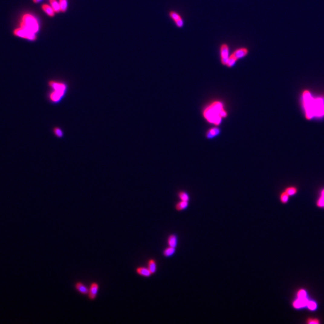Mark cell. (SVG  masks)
<instances>
[{"label": "cell", "mask_w": 324, "mask_h": 324, "mask_svg": "<svg viewBox=\"0 0 324 324\" xmlns=\"http://www.w3.org/2000/svg\"><path fill=\"white\" fill-rule=\"evenodd\" d=\"M203 116L206 122L218 126L223 118L228 116L224 104L220 100H215L208 104L203 111Z\"/></svg>", "instance_id": "6da1fadb"}, {"label": "cell", "mask_w": 324, "mask_h": 324, "mask_svg": "<svg viewBox=\"0 0 324 324\" xmlns=\"http://www.w3.org/2000/svg\"><path fill=\"white\" fill-rule=\"evenodd\" d=\"M48 84L52 89L47 96L49 102L54 105L60 103L67 93V86L66 83L61 82L50 81Z\"/></svg>", "instance_id": "7a4b0ae2"}, {"label": "cell", "mask_w": 324, "mask_h": 324, "mask_svg": "<svg viewBox=\"0 0 324 324\" xmlns=\"http://www.w3.org/2000/svg\"><path fill=\"white\" fill-rule=\"evenodd\" d=\"M19 27L36 33L39 29V24L37 19L31 14H24L21 19Z\"/></svg>", "instance_id": "3957f363"}, {"label": "cell", "mask_w": 324, "mask_h": 324, "mask_svg": "<svg viewBox=\"0 0 324 324\" xmlns=\"http://www.w3.org/2000/svg\"><path fill=\"white\" fill-rule=\"evenodd\" d=\"M247 53L248 50L246 48L242 47L236 50L230 57H229L226 66L229 67H232V66H234V64L238 59L244 57Z\"/></svg>", "instance_id": "277c9868"}, {"label": "cell", "mask_w": 324, "mask_h": 324, "mask_svg": "<svg viewBox=\"0 0 324 324\" xmlns=\"http://www.w3.org/2000/svg\"><path fill=\"white\" fill-rule=\"evenodd\" d=\"M13 34L17 37H19L30 40H34L36 39V36L35 33L22 27L16 28V29H15L13 31Z\"/></svg>", "instance_id": "5b68a950"}, {"label": "cell", "mask_w": 324, "mask_h": 324, "mask_svg": "<svg viewBox=\"0 0 324 324\" xmlns=\"http://www.w3.org/2000/svg\"><path fill=\"white\" fill-rule=\"evenodd\" d=\"M99 289V284L98 283L94 282L90 284L89 287V291L88 293V296L89 300H94L98 294Z\"/></svg>", "instance_id": "8992f818"}, {"label": "cell", "mask_w": 324, "mask_h": 324, "mask_svg": "<svg viewBox=\"0 0 324 324\" xmlns=\"http://www.w3.org/2000/svg\"><path fill=\"white\" fill-rule=\"evenodd\" d=\"M229 49L228 46L226 44L222 45L220 47V57L221 61L223 65H226L228 58H229Z\"/></svg>", "instance_id": "52a82bcc"}, {"label": "cell", "mask_w": 324, "mask_h": 324, "mask_svg": "<svg viewBox=\"0 0 324 324\" xmlns=\"http://www.w3.org/2000/svg\"><path fill=\"white\" fill-rule=\"evenodd\" d=\"M220 132V128H219V127L217 126V125H215L214 127H212L209 128L206 131L205 136L208 139H212V138L218 136Z\"/></svg>", "instance_id": "ba28073f"}, {"label": "cell", "mask_w": 324, "mask_h": 324, "mask_svg": "<svg viewBox=\"0 0 324 324\" xmlns=\"http://www.w3.org/2000/svg\"><path fill=\"white\" fill-rule=\"evenodd\" d=\"M136 271L137 274L144 277H149L152 275L148 268H146L144 267H139L136 268Z\"/></svg>", "instance_id": "9c48e42d"}, {"label": "cell", "mask_w": 324, "mask_h": 324, "mask_svg": "<svg viewBox=\"0 0 324 324\" xmlns=\"http://www.w3.org/2000/svg\"><path fill=\"white\" fill-rule=\"evenodd\" d=\"M75 289L76 290L82 295H88L89 288L81 282H78L75 284Z\"/></svg>", "instance_id": "30bf717a"}, {"label": "cell", "mask_w": 324, "mask_h": 324, "mask_svg": "<svg viewBox=\"0 0 324 324\" xmlns=\"http://www.w3.org/2000/svg\"><path fill=\"white\" fill-rule=\"evenodd\" d=\"M169 15H170V16L173 19V20L175 22L176 25L178 27H181L183 26V19H181V16L177 13H176L175 11H170Z\"/></svg>", "instance_id": "8fae6325"}, {"label": "cell", "mask_w": 324, "mask_h": 324, "mask_svg": "<svg viewBox=\"0 0 324 324\" xmlns=\"http://www.w3.org/2000/svg\"><path fill=\"white\" fill-rule=\"evenodd\" d=\"M148 268L152 274H154L157 271V262L154 259H150L148 261Z\"/></svg>", "instance_id": "7c38bea8"}, {"label": "cell", "mask_w": 324, "mask_h": 324, "mask_svg": "<svg viewBox=\"0 0 324 324\" xmlns=\"http://www.w3.org/2000/svg\"><path fill=\"white\" fill-rule=\"evenodd\" d=\"M178 244V238L177 236L175 234L170 235L167 238V244L168 246L172 247H177Z\"/></svg>", "instance_id": "4fadbf2b"}, {"label": "cell", "mask_w": 324, "mask_h": 324, "mask_svg": "<svg viewBox=\"0 0 324 324\" xmlns=\"http://www.w3.org/2000/svg\"><path fill=\"white\" fill-rule=\"evenodd\" d=\"M41 8H42V10L49 16L52 17V16H54V14H55V11L53 10V9L52 8V7H51V5H49L48 4H44L42 5L41 6Z\"/></svg>", "instance_id": "5bb4252c"}, {"label": "cell", "mask_w": 324, "mask_h": 324, "mask_svg": "<svg viewBox=\"0 0 324 324\" xmlns=\"http://www.w3.org/2000/svg\"><path fill=\"white\" fill-rule=\"evenodd\" d=\"M52 131L53 134L57 138H63L64 136V133L63 129L58 126H55L53 128Z\"/></svg>", "instance_id": "9a60e30c"}, {"label": "cell", "mask_w": 324, "mask_h": 324, "mask_svg": "<svg viewBox=\"0 0 324 324\" xmlns=\"http://www.w3.org/2000/svg\"><path fill=\"white\" fill-rule=\"evenodd\" d=\"M176 251V247H172L168 246L165 248L163 251V254L166 258L172 256Z\"/></svg>", "instance_id": "2e32d148"}, {"label": "cell", "mask_w": 324, "mask_h": 324, "mask_svg": "<svg viewBox=\"0 0 324 324\" xmlns=\"http://www.w3.org/2000/svg\"><path fill=\"white\" fill-rule=\"evenodd\" d=\"M189 206V202L188 201H181L178 202L175 205V209L176 210L178 211H181L184 209H186Z\"/></svg>", "instance_id": "e0dca14e"}, {"label": "cell", "mask_w": 324, "mask_h": 324, "mask_svg": "<svg viewBox=\"0 0 324 324\" xmlns=\"http://www.w3.org/2000/svg\"><path fill=\"white\" fill-rule=\"evenodd\" d=\"M50 4L52 8L53 9L54 11L56 13H58L61 11V7L60 3L57 2V0H49Z\"/></svg>", "instance_id": "ac0fdd59"}, {"label": "cell", "mask_w": 324, "mask_h": 324, "mask_svg": "<svg viewBox=\"0 0 324 324\" xmlns=\"http://www.w3.org/2000/svg\"><path fill=\"white\" fill-rule=\"evenodd\" d=\"M178 198L181 201H189L190 196L189 194L184 191H180L178 192Z\"/></svg>", "instance_id": "d6986e66"}, {"label": "cell", "mask_w": 324, "mask_h": 324, "mask_svg": "<svg viewBox=\"0 0 324 324\" xmlns=\"http://www.w3.org/2000/svg\"><path fill=\"white\" fill-rule=\"evenodd\" d=\"M60 5L61 7V11L64 12L67 10V0H60Z\"/></svg>", "instance_id": "ffe728a7"}, {"label": "cell", "mask_w": 324, "mask_h": 324, "mask_svg": "<svg viewBox=\"0 0 324 324\" xmlns=\"http://www.w3.org/2000/svg\"><path fill=\"white\" fill-rule=\"evenodd\" d=\"M289 196L293 195L296 193V189L294 187H289L287 188L284 191Z\"/></svg>", "instance_id": "44dd1931"}, {"label": "cell", "mask_w": 324, "mask_h": 324, "mask_svg": "<svg viewBox=\"0 0 324 324\" xmlns=\"http://www.w3.org/2000/svg\"><path fill=\"white\" fill-rule=\"evenodd\" d=\"M313 103H314V105L315 106L319 107V106H321L322 105H324V100L321 97L317 98L316 99L314 100Z\"/></svg>", "instance_id": "7402d4cb"}, {"label": "cell", "mask_w": 324, "mask_h": 324, "mask_svg": "<svg viewBox=\"0 0 324 324\" xmlns=\"http://www.w3.org/2000/svg\"><path fill=\"white\" fill-rule=\"evenodd\" d=\"M303 99H304V100H306V101H310L312 99L311 97V95H310V93L309 91H304L303 92Z\"/></svg>", "instance_id": "603a6c76"}, {"label": "cell", "mask_w": 324, "mask_h": 324, "mask_svg": "<svg viewBox=\"0 0 324 324\" xmlns=\"http://www.w3.org/2000/svg\"><path fill=\"white\" fill-rule=\"evenodd\" d=\"M288 198H289V195L285 192H284L280 195V201L282 202L285 203L287 202Z\"/></svg>", "instance_id": "cb8c5ba5"}, {"label": "cell", "mask_w": 324, "mask_h": 324, "mask_svg": "<svg viewBox=\"0 0 324 324\" xmlns=\"http://www.w3.org/2000/svg\"><path fill=\"white\" fill-rule=\"evenodd\" d=\"M307 306H308V308L310 310H314L315 309H316V307H317V305L316 304L315 302L312 301H310L309 302L308 301V303L307 304Z\"/></svg>", "instance_id": "d4e9b609"}, {"label": "cell", "mask_w": 324, "mask_h": 324, "mask_svg": "<svg viewBox=\"0 0 324 324\" xmlns=\"http://www.w3.org/2000/svg\"><path fill=\"white\" fill-rule=\"evenodd\" d=\"M297 295L298 298H305L306 296V292L304 290L301 289L298 292Z\"/></svg>", "instance_id": "484cf974"}, {"label": "cell", "mask_w": 324, "mask_h": 324, "mask_svg": "<svg viewBox=\"0 0 324 324\" xmlns=\"http://www.w3.org/2000/svg\"><path fill=\"white\" fill-rule=\"evenodd\" d=\"M307 322L308 324H319L320 322L318 319L316 318H309L307 319Z\"/></svg>", "instance_id": "4316f807"}, {"label": "cell", "mask_w": 324, "mask_h": 324, "mask_svg": "<svg viewBox=\"0 0 324 324\" xmlns=\"http://www.w3.org/2000/svg\"><path fill=\"white\" fill-rule=\"evenodd\" d=\"M293 307H294L295 308H296V309L302 307V306H301V303H300V300H299L298 298L293 302Z\"/></svg>", "instance_id": "83f0119b"}, {"label": "cell", "mask_w": 324, "mask_h": 324, "mask_svg": "<svg viewBox=\"0 0 324 324\" xmlns=\"http://www.w3.org/2000/svg\"><path fill=\"white\" fill-rule=\"evenodd\" d=\"M317 205H318V206H319V207H322V206H324V198L321 196V197L318 199V202H317Z\"/></svg>", "instance_id": "f1b7e54d"}, {"label": "cell", "mask_w": 324, "mask_h": 324, "mask_svg": "<svg viewBox=\"0 0 324 324\" xmlns=\"http://www.w3.org/2000/svg\"><path fill=\"white\" fill-rule=\"evenodd\" d=\"M41 0H33V2L35 3H37V2H39Z\"/></svg>", "instance_id": "f546056e"}, {"label": "cell", "mask_w": 324, "mask_h": 324, "mask_svg": "<svg viewBox=\"0 0 324 324\" xmlns=\"http://www.w3.org/2000/svg\"><path fill=\"white\" fill-rule=\"evenodd\" d=\"M321 196L324 198V189L322 191V192H321Z\"/></svg>", "instance_id": "4dcf8cb0"}, {"label": "cell", "mask_w": 324, "mask_h": 324, "mask_svg": "<svg viewBox=\"0 0 324 324\" xmlns=\"http://www.w3.org/2000/svg\"></svg>", "instance_id": "1f68e13d"}]
</instances>
